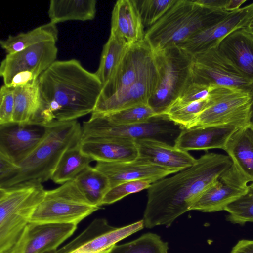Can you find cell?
Listing matches in <instances>:
<instances>
[{"label":"cell","instance_id":"cell-13","mask_svg":"<svg viewBox=\"0 0 253 253\" xmlns=\"http://www.w3.org/2000/svg\"><path fill=\"white\" fill-rule=\"evenodd\" d=\"M249 182L246 176L232 163L217 181L196 200L190 210L205 212L225 211L229 205L246 193Z\"/></svg>","mask_w":253,"mask_h":253},{"label":"cell","instance_id":"cell-20","mask_svg":"<svg viewBox=\"0 0 253 253\" xmlns=\"http://www.w3.org/2000/svg\"><path fill=\"white\" fill-rule=\"evenodd\" d=\"M138 157L156 166L177 172L193 165L197 161L187 151L155 138L135 140Z\"/></svg>","mask_w":253,"mask_h":253},{"label":"cell","instance_id":"cell-37","mask_svg":"<svg viewBox=\"0 0 253 253\" xmlns=\"http://www.w3.org/2000/svg\"><path fill=\"white\" fill-rule=\"evenodd\" d=\"M151 184L147 180H135L118 184L111 188L107 192L101 202V206L113 204L130 194L148 189Z\"/></svg>","mask_w":253,"mask_h":253},{"label":"cell","instance_id":"cell-42","mask_svg":"<svg viewBox=\"0 0 253 253\" xmlns=\"http://www.w3.org/2000/svg\"><path fill=\"white\" fill-rule=\"evenodd\" d=\"M231 253H253V240H239L232 248Z\"/></svg>","mask_w":253,"mask_h":253},{"label":"cell","instance_id":"cell-32","mask_svg":"<svg viewBox=\"0 0 253 253\" xmlns=\"http://www.w3.org/2000/svg\"><path fill=\"white\" fill-rule=\"evenodd\" d=\"M168 244L154 233H147L129 242L115 245L109 253H168Z\"/></svg>","mask_w":253,"mask_h":253},{"label":"cell","instance_id":"cell-38","mask_svg":"<svg viewBox=\"0 0 253 253\" xmlns=\"http://www.w3.org/2000/svg\"><path fill=\"white\" fill-rule=\"evenodd\" d=\"M14 87L3 85L0 90V125L13 123Z\"/></svg>","mask_w":253,"mask_h":253},{"label":"cell","instance_id":"cell-40","mask_svg":"<svg viewBox=\"0 0 253 253\" xmlns=\"http://www.w3.org/2000/svg\"><path fill=\"white\" fill-rule=\"evenodd\" d=\"M17 163L4 153L0 152V184L11 178L19 171Z\"/></svg>","mask_w":253,"mask_h":253},{"label":"cell","instance_id":"cell-26","mask_svg":"<svg viewBox=\"0 0 253 253\" xmlns=\"http://www.w3.org/2000/svg\"><path fill=\"white\" fill-rule=\"evenodd\" d=\"M224 150L249 182H253V126L249 124L238 128L228 139Z\"/></svg>","mask_w":253,"mask_h":253},{"label":"cell","instance_id":"cell-17","mask_svg":"<svg viewBox=\"0 0 253 253\" xmlns=\"http://www.w3.org/2000/svg\"><path fill=\"white\" fill-rule=\"evenodd\" d=\"M14 89L13 123L45 126L55 120L42 97L38 79Z\"/></svg>","mask_w":253,"mask_h":253},{"label":"cell","instance_id":"cell-44","mask_svg":"<svg viewBox=\"0 0 253 253\" xmlns=\"http://www.w3.org/2000/svg\"><path fill=\"white\" fill-rule=\"evenodd\" d=\"M251 96V105L250 109V116L249 124L253 126V82L252 84L250 90Z\"/></svg>","mask_w":253,"mask_h":253},{"label":"cell","instance_id":"cell-15","mask_svg":"<svg viewBox=\"0 0 253 253\" xmlns=\"http://www.w3.org/2000/svg\"><path fill=\"white\" fill-rule=\"evenodd\" d=\"M253 17V2L230 12L218 22L176 45L192 56L217 47L231 33L244 28Z\"/></svg>","mask_w":253,"mask_h":253},{"label":"cell","instance_id":"cell-14","mask_svg":"<svg viewBox=\"0 0 253 253\" xmlns=\"http://www.w3.org/2000/svg\"><path fill=\"white\" fill-rule=\"evenodd\" d=\"M56 42H45L7 54L0 66L4 84L8 86L12 78L19 73H29L39 78L56 61L58 52Z\"/></svg>","mask_w":253,"mask_h":253},{"label":"cell","instance_id":"cell-23","mask_svg":"<svg viewBox=\"0 0 253 253\" xmlns=\"http://www.w3.org/2000/svg\"><path fill=\"white\" fill-rule=\"evenodd\" d=\"M239 127L218 126L182 128L175 140L174 146L184 151L224 150L233 132Z\"/></svg>","mask_w":253,"mask_h":253},{"label":"cell","instance_id":"cell-3","mask_svg":"<svg viewBox=\"0 0 253 253\" xmlns=\"http://www.w3.org/2000/svg\"><path fill=\"white\" fill-rule=\"evenodd\" d=\"M82 134V126L77 120H55L47 125L44 134L37 146L17 163L19 167L18 173L0 184V187H8L29 180L43 183L51 179L63 154L81 142Z\"/></svg>","mask_w":253,"mask_h":253},{"label":"cell","instance_id":"cell-41","mask_svg":"<svg viewBox=\"0 0 253 253\" xmlns=\"http://www.w3.org/2000/svg\"><path fill=\"white\" fill-rule=\"evenodd\" d=\"M197 3L213 10L226 11L229 0H195Z\"/></svg>","mask_w":253,"mask_h":253},{"label":"cell","instance_id":"cell-22","mask_svg":"<svg viewBox=\"0 0 253 253\" xmlns=\"http://www.w3.org/2000/svg\"><path fill=\"white\" fill-rule=\"evenodd\" d=\"M77 225L30 223L23 253H55L77 229Z\"/></svg>","mask_w":253,"mask_h":253},{"label":"cell","instance_id":"cell-21","mask_svg":"<svg viewBox=\"0 0 253 253\" xmlns=\"http://www.w3.org/2000/svg\"><path fill=\"white\" fill-rule=\"evenodd\" d=\"M82 151L94 161L121 162L138 157L135 140L114 137L88 138L81 140Z\"/></svg>","mask_w":253,"mask_h":253},{"label":"cell","instance_id":"cell-25","mask_svg":"<svg viewBox=\"0 0 253 253\" xmlns=\"http://www.w3.org/2000/svg\"><path fill=\"white\" fill-rule=\"evenodd\" d=\"M218 49L247 78L253 81V37L244 29L227 35L219 43Z\"/></svg>","mask_w":253,"mask_h":253},{"label":"cell","instance_id":"cell-9","mask_svg":"<svg viewBox=\"0 0 253 253\" xmlns=\"http://www.w3.org/2000/svg\"><path fill=\"white\" fill-rule=\"evenodd\" d=\"M192 82L249 91L253 82L245 77L217 46L193 56Z\"/></svg>","mask_w":253,"mask_h":253},{"label":"cell","instance_id":"cell-11","mask_svg":"<svg viewBox=\"0 0 253 253\" xmlns=\"http://www.w3.org/2000/svg\"><path fill=\"white\" fill-rule=\"evenodd\" d=\"M143 220L122 227L110 225L104 218H96L78 236L55 253H97L141 230Z\"/></svg>","mask_w":253,"mask_h":253},{"label":"cell","instance_id":"cell-34","mask_svg":"<svg viewBox=\"0 0 253 253\" xmlns=\"http://www.w3.org/2000/svg\"><path fill=\"white\" fill-rule=\"evenodd\" d=\"M98 116L103 117L112 124L123 125L145 123L159 115L148 104H141L109 114Z\"/></svg>","mask_w":253,"mask_h":253},{"label":"cell","instance_id":"cell-31","mask_svg":"<svg viewBox=\"0 0 253 253\" xmlns=\"http://www.w3.org/2000/svg\"><path fill=\"white\" fill-rule=\"evenodd\" d=\"M130 45L110 34L104 45L98 68L95 74L103 86L109 80Z\"/></svg>","mask_w":253,"mask_h":253},{"label":"cell","instance_id":"cell-5","mask_svg":"<svg viewBox=\"0 0 253 253\" xmlns=\"http://www.w3.org/2000/svg\"><path fill=\"white\" fill-rule=\"evenodd\" d=\"M230 13L207 8L195 0H177L155 24L145 31L144 40L153 51L177 45L221 21Z\"/></svg>","mask_w":253,"mask_h":253},{"label":"cell","instance_id":"cell-29","mask_svg":"<svg viewBox=\"0 0 253 253\" xmlns=\"http://www.w3.org/2000/svg\"><path fill=\"white\" fill-rule=\"evenodd\" d=\"M93 161L81 150L80 143L70 148L63 154L51 176V179L63 184L74 180Z\"/></svg>","mask_w":253,"mask_h":253},{"label":"cell","instance_id":"cell-4","mask_svg":"<svg viewBox=\"0 0 253 253\" xmlns=\"http://www.w3.org/2000/svg\"><path fill=\"white\" fill-rule=\"evenodd\" d=\"M45 191L38 180L0 187V253H23L30 219Z\"/></svg>","mask_w":253,"mask_h":253},{"label":"cell","instance_id":"cell-35","mask_svg":"<svg viewBox=\"0 0 253 253\" xmlns=\"http://www.w3.org/2000/svg\"><path fill=\"white\" fill-rule=\"evenodd\" d=\"M227 220L233 224L244 225L253 223V182L248 186L246 193L225 209Z\"/></svg>","mask_w":253,"mask_h":253},{"label":"cell","instance_id":"cell-18","mask_svg":"<svg viewBox=\"0 0 253 253\" xmlns=\"http://www.w3.org/2000/svg\"><path fill=\"white\" fill-rule=\"evenodd\" d=\"M94 167L107 177L111 188L123 182L135 180H147L153 183L178 172L139 158L121 162L98 161Z\"/></svg>","mask_w":253,"mask_h":253},{"label":"cell","instance_id":"cell-33","mask_svg":"<svg viewBox=\"0 0 253 253\" xmlns=\"http://www.w3.org/2000/svg\"><path fill=\"white\" fill-rule=\"evenodd\" d=\"M207 102L208 98L188 103L176 100L164 115L182 129L188 128L206 107Z\"/></svg>","mask_w":253,"mask_h":253},{"label":"cell","instance_id":"cell-1","mask_svg":"<svg viewBox=\"0 0 253 253\" xmlns=\"http://www.w3.org/2000/svg\"><path fill=\"white\" fill-rule=\"evenodd\" d=\"M228 155L206 153L192 166L151 184L142 219L144 227L169 226L232 164Z\"/></svg>","mask_w":253,"mask_h":253},{"label":"cell","instance_id":"cell-16","mask_svg":"<svg viewBox=\"0 0 253 253\" xmlns=\"http://www.w3.org/2000/svg\"><path fill=\"white\" fill-rule=\"evenodd\" d=\"M158 83V73L154 64L138 81L109 97L98 101L91 114L105 115L135 105L148 104Z\"/></svg>","mask_w":253,"mask_h":253},{"label":"cell","instance_id":"cell-46","mask_svg":"<svg viewBox=\"0 0 253 253\" xmlns=\"http://www.w3.org/2000/svg\"><path fill=\"white\" fill-rule=\"evenodd\" d=\"M113 246H112V247H110V248H108V249H105V250H103V251H101V252H99V253H109V252L110 251V250H111Z\"/></svg>","mask_w":253,"mask_h":253},{"label":"cell","instance_id":"cell-8","mask_svg":"<svg viewBox=\"0 0 253 253\" xmlns=\"http://www.w3.org/2000/svg\"><path fill=\"white\" fill-rule=\"evenodd\" d=\"M251 105L249 91L212 85L206 107L189 128L218 126L243 127L249 124Z\"/></svg>","mask_w":253,"mask_h":253},{"label":"cell","instance_id":"cell-2","mask_svg":"<svg viewBox=\"0 0 253 253\" xmlns=\"http://www.w3.org/2000/svg\"><path fill=\"white\" fill-rule=\"evenodd\" d=\"M41 96L54 119L69 121L92 113L103 85L76 59L56 60L38 79Z\"/></svg>","mask_w":253,"mask_h":253},{"label":"cell","instance_id":"cell-45","mask_svg":"<svg viewBox=\"0 0 253 253\" xmlns=\"http://www.w3.org/2000/svg\"><path fill=\"white\" fill-rule=\"evenodd\" d=\"M243 29L253 37V17L250 20Z\"/></svg>","mask_w":253,"mask_h":253},{"label":"cell","instance_id":"cell-39","mask_svg":"<svg viewBox=\"0 0 253 253\" xmlns=\"http://www.w3.org/2000/svg\"><path fill=\"white\" fill-rule=\"evenodd\" d=\"M212 85L207 86L191 82L183 89L176 100L188 103L206 99L208 98Z\"/></svg>","mask_w":253,"mask_h":253},{"label":"cell","instance_id":"cell-24","mask_svg":"<svg viewBox=\"0 0 253 253\" xmlns=\"http://www.w3.org/2000/svg\"><path fill=\"white\" fill-rule=\"evenodd\" d=\"M145 33L135 0H118L112 12L110 34L131 45L143 41Z\"/></svg>","mask_w":253,"mask_h":253},{"label":"cell","instance_id":"cell-19","mask_svg":"<svg viewBox=\"0 0 253 253\" xmlns=\"http://www.w3.org/2000/svg\"><path fill=\"white\" fill-rule=\"evenodd\" d=\"M45 133V126L12 123L0 125V152L16 163L37 146Z\"/></svg>","mask_w":253,"mask_h":253},{"label":"cell","instance_id":"cell-27","mask_svg":"<svg viewBox=\"0 0 253 253\" xmlns=\"http://www.w3.org/2000/svg\"><path fill=\"white\" fill-rule=\"evenodd\" d=\"M96 12L95 0H51L48 15L50 22L56 25L69 20H91Z\"/></svg>","mask_w":253,"mask_h":253},{"label":"cell","instance_id":"cell-36","mask_svg":"<svg viewBox=\"0 0 253 253\" xmlns=\"http://www.w3.org/2000/svg\"><path fill=\"white\" fill-rule=\"evenodd\" d=\"M145 27L155 24L177 0H135Z\"/></svg>","mask_w":253,"mask_h":253},{"label":"cell","instance_id":"cell-7","mask_svg":"<svg viewBox=\"0 0 253 253\" xmlns=\"http://www.w3.org/2000/svg\"><path fill=\"white\" fill-rule=\"evenodd\" d=\"M100 209V207L93 205L85 197L73 180L56 188L46 190L30 222L78 225Z\"/></svg>","mask_w":253,"mask_h":253},{"label":"cell","instance_id":"cell-12","mask_svg":"<svg viewBox=\"0 0 253 253\" xmlns=\"http://www.w3.org/2000/svg\"><path fill=\"white\" fill-rule=\"evenodd\" d=\"M154 64L153 51L144 39L130 45L111 77L103 86L98 101L128 87L141 79Z\"/></svg>","mask_w":253,"mask_h":253},{"label":"cell","instance_id":"cell-10","mask_svg":"<svg viewBox=\"0 0 253 253\" xmlns=\"http://www.w3.org/2000/svg\"><path fill=\"white\" fill-rule=\"evenodd\" d=\"M177 126H179L170 121L164 115L156 116L145 123L116 125L110 123L101 116L91 114L90 119L83 123L81 140L102 137L133 140L156 139V137L175 132Z\"/></svg>","mask_w":253,"mask_h":253},{"label":"cell","instance_id":"cell-43","mask_svg":"<svg viewBox=\"0 0 253 253\" xmlns=\"http://www.w3.org/2000/svg\"><path fill=\"white\" fill-rule=\"evenodd\" d=\"M246 1L247 0H229L226 11L231 12L239 9Z\"/></svg>","mask_w":253,"mask_h":253},{"label":"cell","instance_id":"cell-28","mask_svg":"<svg viewBox=\"0 0 253 253\" xmlns=\"http://www.w3.org/2000/svg\"><path fill=\"white\" fill-rule=\"evenodd\" d=\"M58 31L56 24L49 22L26 33L9 36L0 42L1 48L7 54L19 52L34 45L58 40Z\"/></svg>","mask_w":253,"mask_h":253},{"label":"cell","instance_id":"cell-30","mask_svg":"<svg viewBox=\"0 0 253 253\" xmlns=\"http://www.w3.org/2000/svg\"><path fill=\"white\" fill-rule=\"evenodd\" d=\"M78 188L93 205L101 207V202L111 188L107 177L95 167L88 166L74 179Z\"/></svg>","mask_w":253,"mask_h":253},{"label":"cell","instance_id":"cell-6","mask_svg":"<svg viewBox=\"0 0 253 253\" xmlns=\"http://www.w3.org/2000/svg\"><path fill=\"white\" fill-rule=\"evenodd\" d=\"M153 57L158 83L148 104L163 115L191 82L193 56L174 45L153 51Z\"/></svg>","mask_w":253,"mask_h":253}]
</instances>
